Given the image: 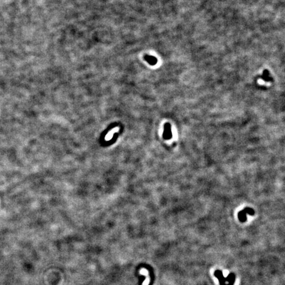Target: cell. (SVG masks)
<instances>
[{
    "label": "cell",
    "mask_w": 285,
    "mask_h": 285,
    "mask_svg": "<svg viewBox=\"0 0 285 285\" xmlns=\"http://www.w3.org/2000/svg\"><path fill=\"white\" fill-rule=\"evenodd\" d=\"M164 138L165 139H169L172 137V132H171V125L170 124H166L164 125Z\"/></svg>",
    "instance_id": "6da1fadb"
},
{
    "label": "cell",
    "mask_w": 285,
    "mask_h": 285,
    "mask_svg": "<svg viewBox=\"0 0 285 285\" xmlns=\"http://www.w3.org/2000/svg\"><path fill=\"white\" fill-rule=\"evenodd\" d=\"M144 59L147 62H148L151 65H155L157 64V59L154 56H149V55H145L144 56Z\"/></svg>",
    "instance_id": "7a4b0ae2"
},
{
    "label": "cell",
    "mask_w": 285,
    "mask_h": 285,
    "mask_svg": "<svg viewBox=\"0 0 285 285\" xmlns=\"http://www.w3.org/2000/svg\"><path fill=\"white\" fill-rule=\"evenodd\" d=\"M262 79H264V81H267V82H269V81H271L272 80V79L269 76V72L267 71V70H265V71H264V74H263V76H262Z\"/></svg>",
    "instance_id": "3957f363"
},
{
    "label": "cell",
    "mask_w": 285,
    "mask_h": 285,
    "mask_svg": "<svg viewBox=\"0 0 285 285\" xmlns=\"http://www.w3.org/2000/svg\"><path fill=\"white\" fill-rule=\"evenodd\" d=\"M246 211H245V210H242V211H241L239 214H238V216H239V219H240V221L241 222H244L245 221H246Z\"/></svg>",
    "instance_id": "277c9868"
}]
</instances>
